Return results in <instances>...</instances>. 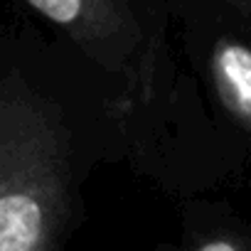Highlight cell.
<instances>
[{"label":"cell","mask_w":251,"mask_h":251,"mask_svg":"<svg viewBox=\"0 0 251 251\" xmlns=\"http://www.w3.org/2000/svg\"><path fill=\"white\" fill-rule=\"evenodd\" d=\"M64 146L37 101L0 94V251H47L64 197Z\"/></svg>","instance_id":"cell-1"},{"label":"cell","mask_w":251,"mask_h":251,"mask_svg":"<svg viewBox=\"0 0 251 251\" xmlns=\"http://www.w3.org/2000/svg\"><path fill=\"white\" fill-rule=\"evenodd\" d=\"M40 15L64 27L96 62L148 84L143 32L121 0H25Z\"/></svg>","instance_id":"cell-2"},{"label":"cell","mask_w":251,"mask_h":251,"mask_svg":"<svg viewBox=\"0 0 251 251\" xmlns=\"http://www.w3.org/2000/svg\"><path fill=\"white\" fill-rule=\"evenodd\" d=\"M212 74L226 111L251 131V47L222 40L212 54Z\"/></svg>","instance_id":"cell-3"},{"label":"cell","mask_w":251,"mask_h":251,"mask_svg":"<svg viewBox=\"0 0 251 251\" xmlns=\"http://www.w3.org/2000/svg\"><path fill=\"white\" fill-rule=\"evenodd\" d=\"M195 251H251V241L244 236H214L200 244Z\"/></svg>","instance_id":"cell-4"}]
</instances>
